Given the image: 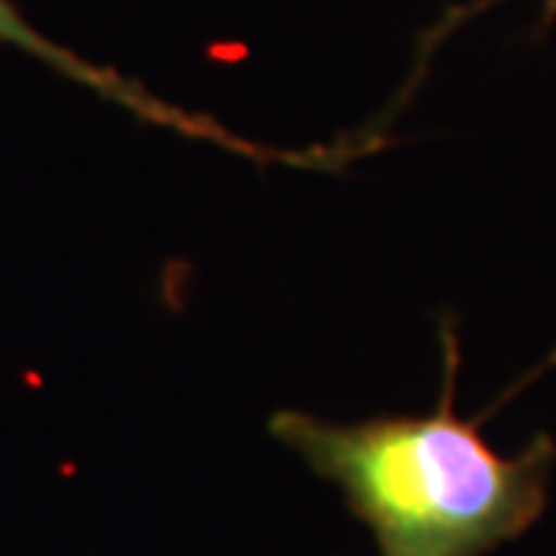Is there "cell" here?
<instances>
[{"instance_id":"obj_1","label":"cell","mask_w":556,"mask_h":556,"mask_svg":"<svg viewBox=\"0 0 556 556\" xmlns=\"http://www.w3.org/2000/svg\"><path fill=\"white\" fill-rule=\"evenodd\" d=\"M445 380L430 415L328 424L278 412L269 433L334 482L378 541L380 556H482L532 529L547 504L556 445L535 437L517 457L497 455L479 420L452 412L457 338L442 328Z\"/></svg>"},{"instance_id":"obj_2","label":"cell","mask_w":556,"mask_h":556,"mask_svg":"<svg viewBox=\"0 0 556 556\" xmlns=\"http://www.w3.org/2000/svg\"><path fill=\"white\" fill-rule=\"evenodd\" d=\"M0 43L7 47H16L25 56H35L43 65H50L56 75L68 80H78L84 87H90L93 93H100L102 100L118 102L127 112H134L142 121L149 124H159V127H170V130H179L186 137L204 139V142H214V146H223V149H232L239 155H248V159H276L273 152L266 149H254L251 142L232 137L229 130H223L219 124H214L211 118H195L189 112H182L177 105H167L159 97H152L149 90H142L134 80L121 78L115 68H102V65H93L90 60H84L78 53L65 50L62 43L50 40L43 31H38L31 22L25 20L20 7L13 0H0Z\"/></svg>"},{"instance_id":"obj_3","label":"cell","mask_w":556,"mask_h":556,"mask_svg":"<svg viewBox=\"0 0 556 556\" xmlns=\"http://www.w3.org/2000/svg\"><path fill=\"white\" fill-rule=\"evenodd\" d=\"M492 3H497V0H473V3H467V7L455 10V13H452L448 20L433 28V35H430V40L424 43V50H430V43H437L439 38H445V35H448V31L455 28L457 22H464L467 16H473V13L485 10V7H492ZM541 20H544V25H551V22L556 20V0H544V13H541Z\"/></svg>"}]
</instances>
